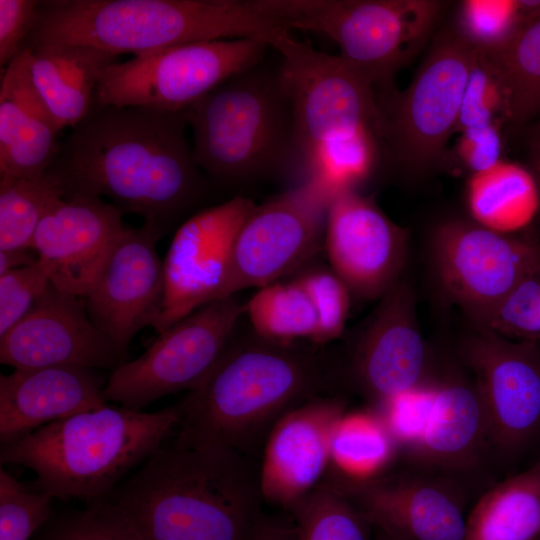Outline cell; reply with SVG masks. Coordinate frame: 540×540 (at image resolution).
Returning a JSON list of instances; mask_svg holds the SVG:
<instances>
[{
	"label": "cell",
	"mask_w": 540,
	"mask_h": 540,
	"mask_svg": "<svg viewBox=\"0 0 540 540\" xmlns=\"http://www.w3.org/2000/svg\"><path fill=\"white\" fill-rule=\"evenodd\" d=\"M262 503L247 455L177 432L87 509L127 540H253Z\"/></svg>",
	"instance_id": "1"
},
{
	"label": "cell",
	"mask_w": 540,
	"mask_h": 540,
	"mask_svg": "<svg viewBox=\"0 0 540 540\" xmlns=\"http://www.w3.org/2000/svg\"><path fill=\"white\" fill-rule=\"evenodd\" d=\"M185 112L93 103L50 169L66 197L106 196L123 213L167 226L201 198L206 184L186 138Z\"/></svg>",
	"instance_id": "2"
},
{
	"label": "cell",
	"mask_w": 540,
	"mask_h": 540,
	"mask_svg": "<svg viewBox=\"0 0 540 540\" xmlns=\"http://www.w3.org/2000/svg\"><path fill=\"white\" fill-rule=\"evenodd\" d=\"M339 372L298 341L236 331L212 370L177 405L178 433L247 455L285 413L325 396Z\"/></svg>",
	"instance_id": "3"
},
{
	"label": "cell",
	"mask_w": 540,
	"mask_h": 540,
	"mask_svg": "<svg viewBox=\"0 0 540 540\" xmlns=\"http://www.w3.org/2000/svg\"><path fill=\"white\" fill-rule=\"evenodd\" d=\"M289 31L252 0L39 1L26 46L77 43L134 56L194 42L256 39Z\"/></svg>",
	"instance_id": "4"
},
{
	"label": "cell",
	"mask_w": 540,
	"mask_h": 540,
	"mask_svg": "<svg viewBox=\"0 0 540 540\" xmlns=\"http://www.w3.org/2000/svg\"><path fill=\"white\" fill-rule=\"evenodd\" d=\"M179 423L178 406L143 412L107 404L2 443L0 461L31 469L35 488L52 498L89 503L113 490Z\"/></svg>",
	"instance_id": "5"
},
{
	"label": "cell",
	"mask_w": 540,
	"mask_h": 540,
	"mask_svg": "<svg viewBox=\"0 0 540 540\" xmlns=\"http://www.w3.org/2000/svg\"><path fill=\"white\" fill-rule=\"evenodd\" d=\"M257 66L184 111L193 130L194 160L220 183L269 176L297 156L291 106L279 71Z\"/></svg>",
	"instance_id": "6"
},
{
	"label": "cell",
	"mask_w": 540,
	"mask_h": 540,
	"mask_svg": "<svg viewBox=\"0 0 540 540\" xmlns=\"http://www.w3.org/2000/svg\"><path fill=\"white\" fill-rule=\"evenodd\" d=\"M287 30L321 32L375 86L391 80L427 43L442 14L437 0H253Z\"/></svg>",
	"instance_id": "7"
},
{
	"label": "cell",
	"mask_w": 540,
	"mask_h": 540,
	"mask_svg": "<svg viewBox=\"0 0 540 540\" xmlns=\"http://www.w3.org/2000/svg\"><path fill=\"white\" fill-rule=\"evenodd\" d=\"M268 47L256 39L214 40L118 61L103 71L93 103L183 112L226 80L257 66Z\"/></svg>",
	"instance_id": "8"
},
{
	"label": "cell",
	"mask_w": 540,
	"mask_h": 540,
	"mask_svg": "<svg viewBox=\"0 0 540 540\" xmlns=\"http://www.w3.org/2000/svg\"><path fill=\"white\" fill-rule=\"evenodd\" d=\"M474 53L455 27L445 30L432 42L407 89L387 93L381 108L384 138L408 174L423 175L442 162L456 132Z\"/></svg>",
	"instance_id": "9"
},
{
	"label": "cell",
	"mask_w": 540,
	"mask_h": 540,
	"mask_svg": "<svg viewBox=\"0 0 540 540\" xmlns=\"http://www.w3.org/2000/svg\"><path fill=\"white\" fill-rule=\"evenodd\" d=\"M429 261L443 301L456 306L468 325L484 328L500 302L540 264V242L471 219H448L432 230Z\"/></svg>",
	"instance_id": "10"
},
{
	"label": "cell",
	"mask_w": 540,
	"mask_h": 540,
	"mask_svg": "<svg viewBox=\"0 0 540 540\" xmlns=\"http://www.w3.org/2000/svg\"><path fill=\"white\" fill-rule=\"evenodd\" d=\"M288 96L297 156L341 132L367 128L384 138L385 122L375 85L340 55H330L284 32L273 46Z\"/></svg>",
	"instance_id": "11"
},
{
	"label": "cell",
	"mask_w": 540,
	"mask_h": 540,
	"mask_svg": "<svg viewBox=\"0 0 540 540\" xmlns=\"http://www.w3.org/2000/svg\"><path fill=\"white\" fill-rule=\"evenodd\" d=\"M333 195L320 182L306 179L256 205L236 235L228 271L215 300L277 282L324 250Z\"/></svg>",
	"instance_id": "12"
},
{
	"label": "cell",
	"mask_w": 540,
	"mask_h": 540,
	"mask_svg": "<svg viewBox=\"0 0 540 540\" xmlns=\"http://www.w3.org/2000/svg\"><path fill=\"white\" fill-rule=\"evenodd\" d=\"M243 314L236 295L199 307L160 333L138 358L113 370L103 388L105 401L141 410L169 394L190 391L218 362Z\"/></svg>",
	"instance_id": "13"
},
{
	"label": "cell",
	"mask_w": 540,
	"mask_h": 540,
	"mask_svg": "<svg viewBox=\"0 0 540 540\" xmlns=\"http://www.w3.org/2000/svg\"><path fill=\"white\" fill-rule=\"evenodd\" d=\"M455 356L480 395L492 450L519 454L540 435V344L469 325Z\"/></svg>",
	"instance_id": "14"
},
{
	"label": "cell",
	"mask_w": 540,
	"mask_h": 540,
	"mask_svg": "<svg viewBox=\"0 0 540 540\" xmlns=\"http://www.w3.org/2000/svg\"><path fill=\"white\" fill-rule=\"evenodd\" d=\"M378 301L355 339L346 376L359 392L382 405L425 384L430 352L409 280L402 277Z\"/></svg>",
	"instance_id": "15"
},
{
	"label": "cell",
	"mask_w": 540,
	"mask_h": 540,
	"mask_svg": "<svg viewBox=\"0 0 540 540\" xmlns=\"http://www.w3.org/2000/svg\"><path fill=\"white\" fill-rule=\"evenodd\" d=\"M408 239L407 230L393 222L372 196L355 190L332 196L324 251L351 296L365 301L383 297L402 278Z\"/></svg>",
	"instance_id": "16"
},
{
	"label": "cell",
	"mask_w": 540,
	"mask_h": 540,
	"mask_svg": "<svg viewBox=\"0 0 540 540\" xmlns=\"http://www.w3.org/2000/svg\"><path fill=\"white\" fill-rule=\"evenodd\" d=\"M163 234L152 222L124 227L83 298L92 323L124 353L140 330L153 325L163 308L164 266L156 248Z\"/></svg>",
	"instance_id": "17"
},
{
	"label": "cell",
	"mask_w": 540,
	"mask_h": 540,
	"mask_svg": "<svg viewBox=\"0 0 540 540\" xmlns=\"http://www.w3.org/2000/svg\"><path fill=\"white\" fill-rule=\"evenodd\" d=\"M255 207L252 200L236 196L197 212L179 226L163 261L165 299L152 325L158 334L215 300L236 235Z\"/></svg>",
	"instance_id": "18"
},
{
	"label": "cell",
	"mask_w": 540,
	"mask_h": 540,
	"mask_svg": "<svg viewBox=\"0 0 540 540\" xmlns=\"http://www.w3.org/2000/svg\"><path fill=\"white\" fill-rule=\"evenodd\" d=\"M449 475L401 473L364 482L335 479L391 540H465V499Z\"/></svg>",
	"instance_id": "19"
},
{
	"label": "cell",
	"mask_w": 540,
	"mask_h": 540,
	"mask_svg": "<svg viewBox=\"0 0 540 540\" xmlns=\"http://www.w3.org/2000/svg\"><path fill=\"white\" fill-rule=\"evenodd\" d=\"M82 299L50 282L30 311L0 337V362L14 369L115 370L122 365L125 353L92 323Z\"/></svg>",
	"instance_id": "20"
},
{
	"label": "cell",
	"mask_w": 540,
	"mask_h": 540,
	"mask_svg": "<svg viewBox=\"0 0 540 540\" xmlns=\"http://www.w3.org/2000/svg\"><path fill=\"white\" fill-rule=\"evenodd\" d=\"M123 212L101 197L75 194L55 202L31 245L59 290L85 298L123 231Z\"/></svg>",
	"instance_id": "21"
},
{
	"label": "cell",
	"mask_w": 540,
	"mask_h": 540,
	"mask_svg": "<svg viewBox=\"0 0 540 540\" xmlns=\"http://www.w3.org/2000/svg\"><path fill=\"white\" fill-rule=\"evenodd\" d=\"M344 413L340 398L325 395L291 409L273 425L259 468L264 502L288 514L322 482L333 430Z\"/></svg>",
	"instance_id": "22"
},
{
	"label": "cell",
	"mask_w": 540,
	"mask_h": 540,
	"mask_svg": "<svg viewBox=\"0 0 540 540\" xmlns=\"http://www.w3.org/2000/svg\"><path fill=\"white\" fill-rule=\"evenodd\" d=\"M97 369L74 365L14 369L0 376V440L107 405Z\"/></svg>",
	"instance_id": "23"
},
{
	"label": "cell",
	"mask_w": 540,
	"mask_h": 540,
	"mask_svg": "<svg viewBox=\"0 0 540 540\" xmlns=\"http://www.w3.org/2000/svg\"><path fill=\"white\" fill-rule=\"evenodd\" d=\"M457 360V358H456ZM433 400L421 437L408 448L431 470L461 473L476 467L491 447L484 407L468 371L457 360L432 383Z\"/></svg>",
	"instance_id": "24"
},
{
	"label": "cell",
	"mask_w": 540,
	"mask_h": 540,
	"mask_svg": "<svg viewBox=\"0 0 540 540\" xmlns=\"http://www.w3.org/2000/svg\"><path fill=\"white\" fill-rule=\"evenodd\" d=\"M31 51L26 46L1 77L0 176H41L52 167L61 146V129L32 77Z\"/></svg>",
	"instance_id": "25"
},
{
	"label": "cell",
	"mask_w": 540,
	"mask_h": 540,
	"mask_svg": "<svg viewBox=\"0 0 540 540\" xmlns=\"http://www.w3.org/2000/svg\"><path fill=\"white\" fill-rule=\"evenodd\" d=\"M31 51V73L57 125L74 127L89 112L103 71L115 53L77 43H40Z\"/></svg>",
	"instance_id": "26"
},
{
	"label": "cell",
	"mask_w": 540,
	"mask_h": 540,
	"mask_svg": "<svg viewBox=\"0 0 540 540\" xmlns=\"http://www.w3.org/2000/svg\"><path fill=\"white\" fill-rule=\"evenodd\" d=\"M470 219L502 234L525 228L540 208V194L533 174L522 166L500 161L472 174L466 186Z\"/></svg>",
	"instance_id": "27"
},
{
	"label": "cell",
	"mask_w": 540,
	"mask_h": 540,
	"mask_svg": "<svg viewBox=\"0 0 540 540\" xmlns=\"http://www.w3.org/2000/svg\"><path fill=\"white\" fill-rule=\"evenodd\" d=\"M540 462L485 492L466 520L465 540H539Z\"/></svg>",
	"instance_id": "28"
},
{
	"label": "cell",
	"mask_w": 540,
	"mask_h": 540,
	"mask_svg": "<svg viewBox=\"0 0 540 540\" xmlns=\"http://www.w3.org/2000/svg\"><path fill=\"white\" fill-rule=\"evenodd\" d=\"M505 95V116L522 125L540 113V17L524 21L499 48L485 51Z\"/></svg>",
	"instance_id": "29"
},
{
	"label": "cell",
	"mask_w": 540,
	"mask_h": 540,
	"mask_svg": "<svg viewBox=\"0 0 540 540\" xmlns=\"http://www.w3.org/2000/svg\"><path fill=\"white\" fill-rule=\"evenodd\" d=\"M397 446L381 416L363 411L344 413L333 430L330 464L338 479L368 481L381 475Z\"/></svg>",
	"instance_id": "30"
},
{
	"label": "cell",
	"mask_w": 540,
	"mask_h": 540,
	"mask_svg": "<svg viewBox=\"0 0 540 540\" xmlns=\"http://www.w3.org/2000/svg\"><path fill=\"white\" fill-rule=\"evenodd\" d=\"M65 197V185L52 169L33 178L0 176V251L31 249L41 219Z\"/></svg>",
	"instance_id": "31"
},
{
	"label": "cell",
	"mask_w": 540,
	"mask_h": 540,
	"mask_svg": "<svg viewBox=\"0 0 540 540\" xmlns=\"http://www.w3.org/2000/svg\"><path fill=\"white\" fill-rule=\"evenodd\" d=\"M251 329L277 341L308 339L318 332V316L306 291L293 279L277 281L262 288L244 304Z\"/></svg>",
	"instance_id": "32"
},
{
	"label": "cell",
	"mask_w": 540,
	"mask_h": 540,
	"mask_svg": "<svg viewBox=\"0 0 540 540\" xmlns=\"http://www.w3.org/2000/svg\"><path fill=\"white\" fill-rule=\"evenodd\" d=\"M379 136L367 128L341 132L315 145L303 158L307 179H314L334 194L355 190L373 173Z\"/></svg>",
	"instance_id": "33"
},
{
	"label": "cell",
	"mask_w": 540,
	"mask_h": 540,
	"mask_svg": "<svg viewBox=\"0 0 540 540\" xmlns=\"http://www.w3.org/2000/svg\"><path fill=\"white\" fill-rule=\"evenodd\" d=\"M288 515L300 540H374L373 525L336 480L322 481Z\"/></svg>",
	"instance_id": "34"
},
{
	"label": "cell",
	"mask_w": 540,
	"mask_h": 540,
	"mask_svg": "<svg viewBox=\"0 0 540 540\" xmlns=\"http://www.w3.org/2000/svg\"><path fill=\"white\" fill-rule=\"evenodd\" d=\"M524 21L517 0H464L459 4L455 28L474 48L492 51Z\"/></svg>",
	"instance_id": "35"
},
{
	"label": "cell",
	"mask_w": 540,
	"mask_h": 540,
	"mask_svg": "<svg viewBox=\"0 0 540 540\" xmlns=\"http://www.w3.org/2000/svg\"><path fill=\"white\" fill-rule=\"evenodd\" d=\"M307 265L292 279L306 291L318 316V332L313 343L324 345L343 333L351 293L331 268Z\"/></svg>",
	"instance_id": "36"
},
{
	"label": "cell",
	"mask_w": 540,
	"mask_h": 540,
	"mask_svg": "<svg viewBox=\"0 0 540 540\" xmlns=\"http://www.w3.org/2000/svg\"><path fill=\"white\" fill-rule=\"evenodd\" d=\"M483 329L513 341L540 344V264L507 294Z\"/></svg>",
	"instance_id": "37"
},
{
	"label": "cell",
	"mask_w": 540,
	"mask_h": 540,
	"mask_svg": "<svg viewBox=\"0 0 540 540\" xmlns=\"http://www.w3.org/2000/svg\"><path fill=\"white\" fill-rule=\"evenodd\" d=\"M498 116H505L501 79L488 54L475 48L456 132L495 124Z\"/></svg>",
	"instance_id": "38"
},
{
	"label": "cell",
	"mask_w": 540,
	"mask_h": 540,
	"mask_svg": "<svg viewBox=\"0 0 540 540\" xmlns=\"http://www.w3.org/2000/svg\"><path fill=\"white\" fill-rule=\"evenodd\" d=\"M52 497L0 470V540H29L48 519Z\"/></svg>",
	"instance_id": "39"
},
{
	"label": "cell",
	"mask_w": 540,
	"mask_h": 540,
	"mask_svg": "<svg viewBox=\"0 0 540 540\" xmlns=\"http://www.w3.org/2000/svg\"><path fill=\"white\" fill-rule=\"evenodd\" d=\"M49 283L48 272L39 259L0 275V337L30 311Z\"/></svg>",
	"instance_id": "40"
},
{
	"label": "cell",
	"mask_w": 540,
	"mask_h": 540,
	"mask_svg": "<svg viewBox=\"0 0 540 540\" xmlns=\"http://www.w3.org/2000/svg\"><path fill=\"white\" fill-rule=\"evenodd\" d=\"M433 400L432 384H423L382 404L381 416L398 446L410 448L421 437Z\"/></svg>",
	"instance_id": "41"
},
{
	"label": "cell",
	"mask_w": 540,
	"mask_h": 540,
	"mask_svg": "<svg viewBox=\"0 0 540 540\" xmlns=\"http://www.w3.org/2000/svg\"><path fill=\"white\" fill-rule=\"evenodd\" d=\"M39 1L0 0V65L19 55L34 29Z\"/></svg>",
	"instance_id": "42"
},
{
	"label": "cell",
	"mask_w": 540,
	"mask_h": 540,
	"mask_svg": "<svg viewBox=\"0 0 540 540\" xmlns=\"http://www.w3.org/2000/svg\"><path fill=\"white\" fill-rule=\"evenodd\" d=\"M456 151L471 175L485 171L501 161L502 139L497 123L460 132Z\"/></svg>",
	"instance_id": "43"
},
{
	"label": "cell",
	"mask_w": 540,
	"mask_h": 540,
	"mask_svg": "<svg viewBox=\"0 0 540 540\" xmlns=\"http://www.w3.org/2000/svg\"><path fill=\"white\" fill-rule=\"evenodd\" d=\"M43 540H127L88 509L57 520Z\"/></svg>",
	"instance_id": "44"
},
{
	"label": "cell",
	"mask_w": 540,
	"mask_h": 540,
	"mask_svg": "<svg viewBox=\"0 0 540 540\" xmlns=\"http://www.w3.org/2000/svg\"><path fill=\"white\" fill-rule=\"evenodd\" d=\"M253 540H300L293 518L263 515Z\"/></svg>",
	"instance_id": "45"
},
{
	"label": "cell",
	"mask_w": 540,
	"mask_h": 540,
	"mask_svg": "<svg viewBox=\"0 0 540 540\" xmlns=\"http://www.w3.org/2000/svg\"><path fill=\"white\" fill-rule=\"evenodd\" d=\"M37 254L30 252V249H14L0 251V275L9 271L29 266L36 263Z\"/></svg>",
	"instance_id": "46"
},
{
	"label": "cell",
	"mask_w": 540,
	"mask_h": 540,
	"mask_svg": "<svg viewBox=\"0 0 540 540\" xmlns=\"http://www.w3.org/2000/svg\"><path fill=\"white\" fill-rule=\"evenodd\" d=\"M532 158L535 169V180L540 194V127L537 126L532 138Z\"/></svg>",
	"instance_id": "47"
},
{
	"label": "cell",
	"mask_w": 540,
	"mask_h": 540,
	"mask_svg": "<svg viewBox=\"0 0 540 540\" xmlns=\"http://www.w3.org/2000/svg\"><path fill=\"white\" fill-rule=\"evenodd\" d=\"M375 529V528H374ZM374 540H391L389 537H387L384 533L381 531L375 529V536Z\"/></svg>",
	"instance_id": "48"
},
{
	"label": "cell",
	"mask_w": 540,
	"mask_h": 540,
	"mask_svg": "<svg viewBox=\"0 0 540 540\" xmlns=\"http://www.w3.org/2000/svg\"><path fill=\"white\" fill-rule=\"evenodd\" d=\"M537 126H539V127H540V123H539V124H538Z\"/></svg>",
	"instance_id": "49"
},
{
	"label": "cell",
	"mask_w": 540,
	"mask_h": 540,
	"mask_svg": "<svg viewBox=\"0 0 540 540\" xmlns=\"http://www.w3.org/2000/svg\"><path fill=\"white\" fill-rule=\"evenodd\" d=\"M539 540H540V538H539Z\"/></svg>",
	"instance_id": "50"
}]
</instances>
